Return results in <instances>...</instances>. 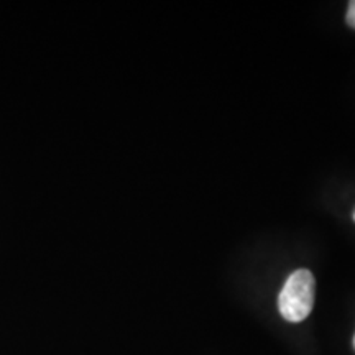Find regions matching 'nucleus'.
<instances>
[{
  "label": "nucleus",
  "mask_w": 355,
  "mask_h": 355,
  "mask_svg": "<svg viewBox=\"0 0 355 355\" xmlns=\"http://www.w3.org/2000/svg\"><path fill=\"white\" fill-rule=\"evenodd\" d=\"M354 349H355V336H354Z\"/></svg>",
  "instance_id": "3"
},
{
  "label": "nucleus",
  "mask_w": 355,
  "mask_h": 355,
  "mask_svg": "<svg viewBox=\"0 0 355 355\" xmlns=\"http://www.w3.org/2000/svg\"><path fill=\"white\" fill-rule=\"evenodd\" d=\"M345 20H347V25L352 26V28L355 30V0H352V2H349L347 17H345Z\"/></svg>",
  "instance_id": "2"
},
{
  "label": "nucleus",
  "mask_w": 355,
  "mask_h": 355,
  "mask_svg": "<svg viewBox=\"0 0 355 355\" xmlns=\"http://www.w3.org/2000/svg\"><path fill=\"white\" fill-rule=\"evenodd\" d=\"M314 293H316V282L309 270L293 272L278 296V308L282 316L290 322L304 321L313 309Z\"/></svg>",
  "instance_id": "1"
},
{
  "label": "nucleus",
  "mask_w": 355,
  "mask_h": 355,
  "mask_svg": "<svg viewBox=\"0 0 355 355\" xmlns=\"http://www.w3.org/2000/svg\"><path fill=\"white\" fill-rule=\"evenodd\" d=\"M354 219H355V216H354Z\"/></svg>",
  "instance_id": "4"
}]
</instances>
